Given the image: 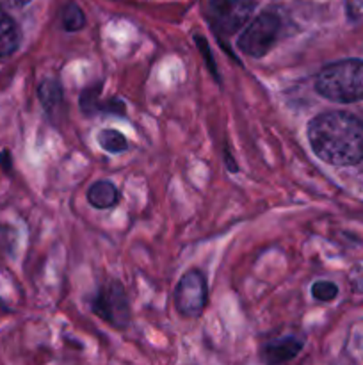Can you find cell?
Here are the masks:
<instances>
[{
	"label": "cell",
	"instance_id": "cell-1",
	"mask_svg": "<svg viewBox=\"0 0 363 365\" xmlns=\"http://www.w3.org/2000/svg\"><path fill=\"white\" fill-rule=\"evenodd\" d=\"M308 141L324 163L354 166L363 160V121L347 113H324L308 125Z\"/></svg>",
	"mask_w": 363,
	"mask_h": 365
},
{
	"label": "cell",
	"instance_id": "cell-2",
	"mask_svg": "<svg viewBox=\"0 0 363 365\" xmlns=\"http://www.w3.org/2000/svg\"><path fill=\"white\" fill-rule=\"evenodd\" d=\"M315 89L331 102H359L363 100V61L345 59L327 64L317 75Z\"/></svg>",
	"mask_w": 363,
	"mask_h": 365
},
{
	"label": "cell",
	"instance_id": "cell-3",
	"mask_svg": "<svg viewBox=\"0 0 363 365\" xmlns=\"http://www.w3.org/2000/svg\"><path fill=\"white\" fill-rule=\"evenodd\" d=\"M280 29L281 21L276 14L262 13L242 32L238 39V48L249 57H256V59L263 57L278 41Z\"/></svg>",
	"mask_w": 363,
	"mask_h": 365
},
{
	"label": "cell",
	"instance_id": "cell-4",
	"mask_svg": "<svg viewBox=\"0 0 363 365\" xmlns=\"http://www.w3.org/2000/svg\"><path fill=\"white\" fill-rule=\"evenodd\" d=\"M209 299L206 280L199 271H189L178 282L174 292V303L182 316L196 317L203 312Z\"/></svg>",
	"mask_w": 363,
	"mask_h": 365
},
{
	"label": "cell",
	"instance_id": "cell-5",
	"mask_svg": "<svg viewBox=\"0 0 363 365\" xmlns=\"http://www.w3.org/2000/svg\"><path fill=\"white\" fill-rule=\"evenodd\" d=\"M93 310L103 321H107V323L116 328L127 327L128 321H130V307H128L127 292L116 282L105 285L96 294L95 303H93Z\"/></svg>",
	"mask_w": 363,
	"mask_h": 365
},
{
	"label": "cell",
	"instance_id": "cell-6",
	"mask_svg": "<svg viewBox=\"0 0 363 365\" xmlns=\"http://www.w3.org/2000/svg\"><path fill=\"white\" fill-rule=\"evenodd\" d=\"M255 0H210V18L223 34L237 32L251 16Z\"/></svg>",
	"mask_w": 363,
	"mask_h": 365
},
{
	"label": "cell",
	"instance_id": "cell-7",
	"mask_svg": "<svg viewBox=\"0 0 363 365\" xmlns=\"http://www.w3.org/2000/svg\"><path fill=\"white\" fill-rule=\"evenodd\" d=\"M302 344H305L302 339L294 337V335L276 339V341L265 344V348H263V359L269 364L288 362V360H292L299 351H301Z\"/></svg>",
	"mask_w": 363,
	"mask_h": 365
},
{
	"label": "cell",
	"instance_id": "cell-8",
	"mask_svg": "<svg viewBox=\"0 0 363 365\" xmlns=\"http://www.w3.org/2000/svg\"><path fill=\"white\" fill-rule=\"evenodd\" d=\"M88 202L91 203L95 209H112V207L120 202V192H117L114 184H110V182L107 180H100L96 182V184H93L91 189H89Z\"/></svg>",
	"mask_w": 363,
	"mask_h": 365
},
{
	"label": "cell",
	"instance_id": "cell-9",
	"mask_svg": "<svg viewBox=\"0 0 363 365\" xmlns=\"http://www.w3.org/2000/svg\"><path fill=\"white\" fill-rule=\"evenodd\" d=\"M20 45V31L16 24L7 16L4 9H0V59L9 57Z\"/></svg>",
	"mask_w": 363,
	"mask_h": 365
},
{
	"label": "cell",
	"instance_id": "cell-10",
	"mask_svg": "<svg viewBox=\"0 0 363 365\" xmlns=\"http://www.w3.org/2000/svg\"><path fill=\"white\" fill-rule=\"evenodd\" d=\"M39 98H41V103L45 106L46 110H52L56 107H59L60 98H63V91H60V86L57 81H48L43 82L39 86Z\"/></svg>",
	"mask_w": 363,
	"mask_h": 365
},
{
	"label": "cell",
	"instance_id": "cell-11",
	"mask_svg": "<svg viewBox=\"0 0 363 365\" xmlns=\"http://www.w3.org/2000/svg\"><path fill=\"white\" fill-rule=\"evenodd\" d=\"M98 143H100V146H102V148L109 153H121V152H125L128 146L125 135L117 130H110V128L100 132Z\"/></svg>",
	"mask_w": 363,
	"mask_h": 365
},
{
	"label": "cell",
	"instance_id": "cell-12",
	"mask_svg": "<svg viewBox=\"0 0 363 365\" xmlns=\"http://www.w3.org/2000/svg\"><path fill=\"white\" fill-rule=\"evenodd\" d=\"M84 21H85L84 13H82V11L75 6V4H70V6L64 9L63 24H64V29H66V31H71V32L80 31V29L84 27Z\"/></svg>",
	"mask_w": 363,
	"mask_h": 365
},
{
	"label": "cell",
	"instance_id": "cell-13",
	"mask_svg": "<svg viewBox=\"0 0 363 365\" xmlns=\"http://www.w3.org/2000/svg\"><path fill=\"white\" fill-rule=\"evenodd\" d=\"M312 294L315 296L319 302H331V299L337 298L338 289L337 285L331 284V282H317L312 285Z\"/></svg>",
	"mask_w": 363,
	"mask_h": 365
},
{
	"label": "cell",
	"instance_id": "cell-14",
	"mask_svg": "<svg viewBox=\"0 0 363 365\" xmlns=\"http://www.w3.org/2000/svg\"><path fill=\"white\" fill-rule=\"evenodd\" d=\"M347 4V14L351 20L362 21L363 20V0H345Z\"/></svg>",
	"mask_w": 363,
	"mask_h": 365
},
{
	"label": "cell",
	"instance_id": "cell-15",
	"mask_svg": "<svg viewBox=\"0 0 363 365\" xmlns=\"http://www.w3.org/2000/svg\"><path fill=\"white\" fill-rule=\"evenodd\" d=\"M0 2H2V4H7V6H14V7H18V6H25V4H27L28 0H0Z\"/></svg>",
	"mask_w": 363,
	"mask_h": 365
}]
</instances>
